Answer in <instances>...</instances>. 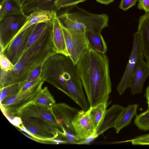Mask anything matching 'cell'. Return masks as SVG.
Here are the masks:
<instances>
[{"label": "cell", "instance_id": "19", "mask_svg": "<svg viewBox=\"0 0 149 149\" xmlns=\"http://www.w3.org/2000/svg\"><path fill=\"white\" fill-rule=\"evenodd\" d=\"M138 106V104H135L129 105L125 108L114 127L117 133L130 123L133 118L136 115Z\"/></svg>", "mask_w": 149, "mask_h": 149}, {"label": "cell", "instance_id": "6", "mask_svg": "<svg viewBox=\"0 0 149 149\" xmlns=\"http://www.w3.org/2000/svg\"><path fill=\"white\" fill-rule=\"evenodd\" d=\"M28 15H15L0 21V53L13 40L28 19Z\"/></svg>", "mask_w": 149, "mask_h": 149}, {"label": "cell", "instance_id": "28", "mask_svg": "<svg viewBox=\"0 0 149 149\" xmlns=\"http://www.w3.org/2000/svg\"><path fill=\"white\" fill-rule=\"evenodd\" d=\"M0 64L1 70L6 72L11 71L14 67V65L3 53H0Z\"/></svg>", "mask_w": 149, "mask_h": 149}, {"label": "cell", "instance_id": "15", "mask_svg": "<svg viewBox=\"0 0 149 149\" xmlns=\"http://www.w3.org/2000/svg\"><path fill=\"white\" fill-rule=\"evenodd\" d=\"M52 40L57 54L69 56L63 32L62 24L58 19L57 12H55L52 19Z\"/></svg>", "mask_w": 149, "mask_h": 149}, {"label": "cell", "instance_id": "9", "mask_svg": "<svg viewBox=\"0 0 149 149\" xmlns=\"http://www.w3.org/2000/svg\"><path fill=\"white\" fill-rule=\"evenodd\" d=\"M143 54L139 35L138 31L134 33L133 47L129 60L122 79L117 90L120 95L130 88L132 75L138 57Z\"/></svg>", "mask_w": 149, "mask_h": 149}, {"label": "cell", "instance_id": "36", "mask_svg": "<svg viewBox=\"0 0 149 149\" xmlns=\"http://www.w3.org/2000/svg\"><path fill=\"white\" fill-rule=\"evenodd\" d=\"M101 3L107 5L113 2L115 0H96Z\"/></svg>", "mask_w": 149, "mask_h": 149}, {"label": "cell", "instance_id": "37", "mask_svg": "<svg viewBox=\"0 0 149 149\" xmlns=\"http://www.w3.org/2000/svg\"><path fill=\"white\" fill-rule=\"evenodd\" d=\"M146 96L148 104V109H149V85L146 89Z\"/></svg>", "mask_w": 149, "mask_h": 149}, {"label": "cell", "instance_id": "17", "mask_svg": "<svg viewBox=\"0 0 149 149\" xmlns=\"http://www.w3.org/2000/svg\"><path fill=\"white\" fill-rule=\"evenodd\" d=\"M139 33L143 54L149 64V13L141 16L139 20Z\"/></svg>", "mask_w": 149, "mask_h": 149}, {"label": "cell", "instance_id": "23", "mask_svg": "<svg viewBox=\"0 0 149 149\" xmlns=\"http://www.w3.org/2000/svg\"><path fill=\"white\" fill-rule=\"evenodd\" d=\"M57 15L63 25L67 29L85 33L86 31V27L84 24L70 18L62 11L59 14H57Z\"/></svg>", "mask_w": 149, "mask_h": 149}, {"label": "cell", "instance_id": "13", "mask_svg": "<svg viewBox=\"0 0 149 149\" xmlns=\"http://www.w3.org/2000/svg\"><path fill=\"white\" fill-rule=\"evenodd\" d=\"M144 57L143 54L138 57L133 71L130 87L132 95L142 92L144 82L149 76V64Z\"/></svg>", "mask_w": 149, "mask_h": 149}, {"label": "cell", "instance_id": "5", "mask_svg": "<svg viewBox=\"0 0 149 149\" xmlns=\"http://www.w3.org/2000/svg\"><path fill=\"white\" fill-rule=\"evenodd\" d=\"M62 11L70 18L84 24L86 31L101 33L108 26L109 17L105 14H96L91 13L78 7L77 4L68 7Z\"/></svg>", "mask_w": 149, "mask_h": 149}, {"label": "cell", "instance_id": "31", "mask_svg": "<svg viewBox=\"0 0 149 149\" xmlns=\"http://www.w3.org/2000/svg\"><path fill=\"white\" fill-rule=\"evenodd\" d=\"M137 0H121L119 8L125 11L135 5Z\"/></svg>", "mask_w": 149, "mask_h": 149}, {"label": "cell", "instance_id": "24", "mask_svg": "<svg viewBox=\"0 0 149 149\" xmlns=\"http://www.w3.org/2000/svg\"><path fill=\"white\" fill-rule=\"evenodd\" d=\"M33 103L39 106L50 108L56 104L53 97L47 86L42 89Z\"/></svg>", "mask_w": 149, "mask_h": 149}, {"label": "cell", "instance_id": "3", "mask_svg": "<svg viewBox=\"0 0 149 149\" xmlns=\"http://www.w3.org/2000/svg\"><path fill=\"white\" fill-rule=\"evenodd\" d=\"M40 77L70 97L68 88L72 85L81 82L76 65L69 56L56 54L44 63Z\"/></svg>", "mask_w": 149, "mask_h": 149}, {"label": "cell", "instance_id": "26", "mask_svg": "<svg viewBox=\"0 0 149 149\" xmlns=\"http://www.w3.org/2000/svg\"><path fill=\"white\" fill-rule=\"evenodd\" d=\"M136 125L140 130L144 131L149 130V109L137 115L134 120Z\"/></svg>", "mask_w": 149, "mask_h": 149}, {"label": "cell", "instance_id": "38", "mask_svg": "<svg viewBox=\"0 0 149 149\" xmlns=\"http://www.w3.org/2000/svg\"><path fill=\"white\" fill-rule=\"evenodd\" d=\"M19 3L20 5L22 6L26 0H15Z\"/></svg>", "mask_w": 149, "mask_h": 149}, {"label": "cell", "instance_id": "8", "mask_svg": "<svg viewBox=\"0 0 149 149\" xmlns=\"http://www.w3.org/2000/svg\"><path fill=\"white\" fill-rule=\"evenodd\" d=\"M16 116L40 120L52 127L58 133L59 135H63V129L57 123L51 108L39 106L33 103L22 109L18 113Z\"/></svg>", "mask_w": 149, "mask_h": 149}, {"label": "cell", "instance_id": "35", "mask_svg": "<svg viewBox=\"0 0 149 149\" xmlns=\"http://www.w3.org/2000/svg\"><path fill=\"white\" fill-rule=\"evenodd\" d=\"M9 121L14 126L17 127L22 125V121L21 118L18 116L13 117Z\"/></svg>", "mask_w": 149, "mask_h": 149}, {"label": "cell", "instance_id": "22", "mask_svg": "<svg viewBox=\"0 0 149 149\" xmlns=\"http://www.w3.org/2000/svg\"><path fill=\"white\" fill-rule=\"evenodd\" d=\"M107 102L100 103L88 109L95 131L104 116L107 106Z\"/></svg>", "mask_w": 149, "mask_h": 149}, {"label": "cell", "instance_id": "7", "mask_svg": "<svg viewBox=\"0 0 149 149\" xmlns=\"http://www.w3.org/2000/svg\"><path fill=\"white\" fill-rule=\"evenodd\" d=\"M62 27L69 57L76 65L83 53L89 47L85 33L69 29L63 24Z\"/></svg>", "mask_w": 149, "mask_h": 149}, {"label": "cell", "instance_id": "10", "mask_svg": "<svg viewBox=\"0 0 149 149\" xmlns=\"http://www.w3.org/2000/svg\"><path fill=\"white\" fill-rule=\"evenodd\" d=\"M37 24L31 25L19 34L4 49L3 53L14 65L24 53L30 35Z\"/></svg>", "mask_w": 149, "mask_h": 149}, {"label": "cell", "instance_id": "21", "mask_svg": "<svg viewBox=\"0 0 149 149\" xmlns=\"http://www.w3.org/2000/svg\"><path fill=\"white\" fill-rule=\"evenodd\" d=\"M85 35L89 47L103 54L107 51V46L101 33L87 31Z\"/></svg>", "mask_w": 149, "mask_h": 149}, {"label": "cell", "instance_id": "32", "mask_svg": "<svg viewBox=\"0 0 149 149\" xmlns=\"http://www.w3.org/2000/svg\"><path fill=\"white\" fill-rule=\"evenodd\" d=\"M137 8L144 10L146 13H149V0H138Z\"/></svg>", "mask_w": 149, "mask_h": 149}, {"label": "cell", "instance_id": "11", "mask_svg": "<svg viewBox=\"0 0 149 149\" xmlns=\"http://www.w3.org/2000/svg\"><path fill=\"white\" fill-rule=\"evenodd\" d=\"M21 118L22 125L35 138L49 140L56 138L59 135L52 127L40 120L30 118Z\"/></svg>", "mask_w": 149, "mask_h": 149}, {"label": "cell", "instance_id": "27", "mask_svg": "<svg viewBox=\"0 0 149 149\" xmlns=\"http://www.w3.org/2000/svg\"><path fill=\"white\" fill-rule=\"evenodd\" d=\"M86 0H58L55 5V11L57 12L63 8L68 7L84 2Z\"/></svg>", "mask_w": 149, "mask_h": 149}, {"label": "cell", "instance_id": "14", "mask_svg": "<svg viewBox=\"0 0 149 149\" xmlns=\"http://www.w3.org/2000/svg\"><path fill=\"white\" fill-rule=\"evenodd\" d=\"M51 109L57 123L63 129L69 130L75 134L72 122L79 110L63 103L55 104Z\"/></svg>", "mask_w": 149, "mask_h": 149}, {"label": "cell", "instance_id": "12", "mask_svg": "<svg viewBox=\"0 0 149 149\" xmlns=\"http://www.w3.org/2000/svg\"><path fill=\"white\" fill-rule=\"evenodd\" d=\"M72 125L76 136L81 140L87 139L95 132L88 109L79 110Z\"/></svg>", "mask_w": 149, "mask_h": 149}, {"label": "cell", "instance_id": "2", "mask_svg": "<svg viewBox=\"0 0 149 149\" xmlns=\"http://www.w3.org/2000/svg\"><path fill=\"white\" fill-rule=\"evenodd\" d=\"M57 53L52 40V22L44 33L23 53L12 70L6 72L1 70L0 88L26 80L37 67Z\"/></svg>", "mask_w": 149, "mask_h": 149}, {"label": "cell", "instance_id": "29", "mask_svg": "<svg viewBox=\"0 0 149 149\" xmlns=\"http://www.w3.org/2000/svg\"><path fill=\"white\" fill-rule=\"evenodd\" d=\"M125 142H130L133 145H149V134L138 136Z\"/></svg>", "mask_w": 149, "mask_h": 149}, {"label": "cell", "instance_id": "18", "mask_svg": "<svg viewBox=\"0 0 149 149\" xmlns=\"http://www.w3.org/2000/svg\"><path fill=\"white\" fill-rule=\"evenodd\" d=\"M55 12L54 11L49 10H40L29 13L27 21L16 34L13 40L22 31L31 25L51 20Z\"/></svg>", "mask_w": 149, "mask_h": 149}, {"label": "cell", "instance_id": "4", "mask_svg": "<svg viewBox=\"0 0 149 149\" xmlns=\"http://www.w3.org/2000/svg\"><path fill=\"white\" fill-rule=\"evenodd\" d=\"M44 82L42 79L33 86L7 97L0 102L1 110L7 118L11 119L16 116L23 108L34 103L42 89Z\"/></svg>", "mask_w": 149, "mask_h": 149}, {"label": "cell", "instance_id": "33", "mask_svg": "<svg viewBox=\"0 0 149 149\" xmlns=\"http://www.w3.org/2000/svg\"><path fill=\"white\" fill-rule=\"evenodd\" d=\"M41 80V78L40 77L35 80L30 81L27 82L26 80V82L22 88L21 91L25 90L33 86L38 84Z\"/></svg>", "mask_w": 149, "mask_h": 149}, {"label": "cell", "instance_id": "30", "mask_svg": "<svg viewBox=\"0 0 149 149\" xmlns=\"http://www.w3.org/2000/svg\"><path fill=\"white\" fill-rule=\"evenodd\" d=\"M43 64L39 65L32 72L26 80V81H31L40 77L42 67Z\"/></svg>", "mask_w": 149, "mask_h": 149}, {"label": "cell", "instance_id": "34", "mask_svg": "<svg viewBox=\"0 0 149 149\" xmlns=\"http://www.w3.org/2000/svg\"><path fill=\"white\" fill-rule=\"evenodd\" d=\"M98 136L95 134V132L91 136L87 139L79 141L77 144H89Z\"/></svg>", "mask_w": 149, "mask_h": 149}, {"label": "cell", "instance_id": "20", "mask_svg": "<svg viewBox=\"0 0 149 149\" xmlns=\"http://www.w3.org/2000/svg\"><path fill=\"white\" fill-rule=\"evenodd\" d=\"M25 15L22 6L15 0H2L0 3V21L15 15Z\"/></svg>", "mask_w": 149, "mask_h": 149}, {"label": "cell", "instance_id": "1", "mask_svg": "<svg viewBox=\"0 0 149 149\" xmlns=\"http://www.w3.org/2000/svg\"><path fill=\"white\" fill-rule=\"evenodd\" d=\"M109 60L105 54L90 47L76 64L90 107L107 102L111 91Z\"/></svg>", "mask_w": 149, "mask_h": 149}, {"label": "cell", "instance_id": "16", "mask_svg": "<svg viewBox=\"0 0 149 149\" xmlns=\"http://www.w3.org/2000/svg\"><path fill=\"white\" fill-rule=\"evenodd\" d=\"M125 108L119 105H113L106 110L95 132L98 136L108 129L114 127Z\"/></svg>", "mask_w": 149, "mask_h": 149}, {"label": "cell", "instance_id": "25", "mask_svg": "<svg viewBox=\"0 0 149 149\" xmlns=\"http://www.w3.org/2000/svg\"><path fill=\"white\" fill-rule=\"evenodd\" d=\"M26 81L15 83L0 89V103L4 99L15 95L21 91Z\"/></svg>", "mask_w": 149, "mask_h": 149}]
</instances>
